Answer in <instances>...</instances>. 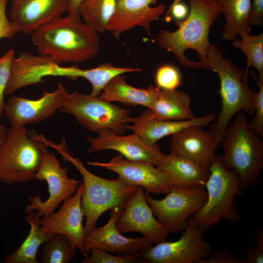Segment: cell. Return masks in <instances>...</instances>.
Instances as JSON below:
<instances>
[{
  "label": "cell",
  "instance_id": "42",
  "mask_svg": "<svg viewBox=\"0 0 263 263\" xmlns=\"http://www.w3.org/2000/svg\"><path fill=\"white\" fill-rule=\"evenodd\" d=\"M182 0H173L172 3L170 4V6H171L175 4V3L182 1ZM217 0H203L204 2H205L207 3L210 4V3H213L217 2ZM169 6V7H170Z\"/></svg>",
  "mask_w": 263,
  "mask_h": 263
},
{
  "label": "cell",
  "instance_id": "12",
  "mask_svg": "<svg viewBox=\"0 0 263 263\" xmlns=\"http://www.w3.org/2000/svg\"><path fill=\"white\" fill-rule=\"evenodd\" d=\"M87 164L113 171L127 183L141 186L149 194L166 195L175 186L173 180L154 165L146 162L129 160L120 153L108 162H88Z\"/></svg>",
  "mask_w": 263,
  "mask_h": 263
},
{
  "label": "cell",
  "instance_id": "32",
  "mask_svg": "<svg viewBox=\"0 0 263 263\" xmlns=\"http://www.w3.org/2000/svg\"><path fill=\"white\" fill-rule=\"evenodd\" d=\"M155 81L157 87L160 90H175L181 84L180 72L178 69L173 65L163 64L156 71Z\"/></svg>",
  "mask_w": 263,
  "mask_h": 263
},
{
  "label": "cell",
  "instance_id": "17",
  "mask_svg": "<svg viewBox=\"0 0 263 263\" xmlns=\"http://www.w3.org/2000/svg\"><path fill=\"white\" fill-rule=\"evenodd\" d=\"M124 206L112 208L107 223L100 227L95 226L85 237L84 246L87 252L93 248H97L121 255L141 254L152 245L144 237H126L118 230L116 222Z\"/></svg>",
  "mask_w": 263,
  "mask_h": 263
},
{
  "label": "cell",
  "instance_id": "24",
  "mask_svg": "<svg viewBox=\"0 0 263 263\" xmlns=\"http://www.w3.org/2000/svg\"><path fill=\"white\" fill-rule=\"evenodd\" d=\"M191 98L178 90H162L149 109L153 118L162 120H187L196 117L191 108Z\"/></svg>",
  "mask_w": 263,
  "mask_h": 263
},
{
  "label": "cell",
  "instance_id": "38",
  "mask_svg": "<svg viewBox=\"0 0 263 263\" xmlns=\"http://www.w3.org/2000/svg\"><path fill=\"white\" fill-rule=\"evenodd\" d=\"M189 9L188 6L182 1L170 6L165 13L164 19L167 22L173 19L175 21L184 20L188 16Z\"/></svg>",
  "mask_w": 263,
  "mask_h": 263
},
{
  "label": "cell",
  "instance_id": "40",
  "mask_svg": "<svg viewBox=\"0 0 263 263\" xmlns=\"http://www.w3.org/2000/svg\"><path fill=\"white\" fill-rule=\"evenodd\" d=\"M83 0H70L67 12L68 14H78L79 6Z\"/></svg>",
  "mask_w": 263,
  "mask_h": 263
},
{
  "label": "cell",
  "instance_id": "7",
  "mask_svg": "<svg viewBox=\"0 0 263 263\" xmlns=\"http://www.w3.org/2000/svg\"><path fill=\"white\" fill-rule=\"evenodd\" d=\"M43 145L29 136L24 126H11L0 152V180L11 185L27 184L34 179L42 161Z\"/></svg>",
  "mask_w": 263,
  "mask_h": 263
},
{
  "label": "cell",
  "instance_id": "30",
  "mask_svg": "<svg viewBox=\"0 0 263 263\" xmlns=\"http://www.w3.org/2000/svg\"><path fill=\"white\" fill-rule=\"evenodd\" d=\"M41 263H69L75 258L76 249L67 237L53 234L42 244Z\"/></svg>",
  "mask_w": 263,
  "mask_h": 263
},
{
  "label": "cell",
  "instance_id": "33",
  "mask_svg": "<svg viewBox=\"0 0 263 263\" xmlns=\"http://www.w3.org/2000/svg\"><path fill=\"white\" fill-rule=\"evenodd\" d=\"M15 54V50L9 49L0 57V116L3 113L4 95L10 75L11 68Z\"/></svg>",
  "mask_w": 263,
  "mask_h": 263
},
{
  "label": "cell",
  "instance_id": "39",
  "mask_svg": "<svg viewBox=\"0 0 263 263\" xmlns=\"http://www.w3.org/2000/svg\"><path fill=\"white\" fill-rule=\"evenodd\" d=\"M248 24L249 26L263 25V0H253L249 13Z\"/></svg>",
  "mask_w": 263,
  "mask_h": 263
},
{
  "label": "cell",
  "instance_id": "9",
  "mask_svg": "<svg viewBox=\"0 0 263 263\" xmlns=\"http://www.w3.org/2000/svg\"><path fill=\"white\" fill-rule=\"evenodd\" d=\"M166 195L156 200L145 193L157 220L172 233L184 231L188 219L203 207L207 197L205 187L201 186H174Z\"/></svg>",
  "mask_w": 263,
  "mask_h": 263
},
{
  "label": "cell",
  "instance_id": "4",
  "mask_svg": "<svg viewBox=\"0 0 263 263\" xmlns=\"http://www.w3.org/2000/svg\"><path fill=\"white\" fill-rule=\"evenodd\" d=\"M188 17L175 22L178 29L174 31L161 30L155 41L159 47L172 53L183 66L201 68L200 62L187 58L185 51L193 49L198 54V57L206 56L210 45V28L221 14V9L217 2L208 4L203 0H188Z\"/></svg>",
  "mask_w": 263,
  "mask_h": 263
},
{
  "label": "cell",
  "instance_id": "8",
  "mask_svg": "<svg viewBox=\"0 0 263 263\" xmlns=\"http://www.w3.org/2000/svg\"><path fill=\"white\" fill-rule=\"evenodd\" d=\"M59 111L74 115L88 131L97 133L107 129L118 135H123L127 130L126 120L131 112L99 96L76 91L67 92L64 104Z\"/></svg>",
  "mask_w": 263,
  "mask_h": 263
},
{
  "label": "cell",
  "instance_id": "1",
  "mask_svg": "<svg viewBox=\"0 0 263 263\" xmlns=\"http://www.w3.org/2000/svg\"><path fill=\"white\" fill-rule=\"evenodd\" d=\"M31 42L39 55L58 64L86 61L100 47L98 33L79 13L57 17L39 27L31 33Z\"/></svg>",
  "mask_w": 263,
  "mask_h": 263
},
{
  "label": "cell",
  "instance_id": "35",
  "mask_svg": "<svg viewBox=\"0 0 263 263\" xmlns=\"http://www.w3.org/2000/svg\"><path fill=\"white\" fill-rule=\"evenodd\" d=\"M254 242L245 255V263H263V230L258 228L253 235Z\"/></svg>",
  "mask_w": 263,
  "mask_h": 263
},
{
  "label": "cell",
  "instance_id": "36",
  "mask_svg": "<svg viewBox=\"0 0 263 263\" xmlns=\"http://www.w3.org/2000/svg\"><path fill=\"white\" fill-rule=\"evenodd\" d=\"M198 263H245L244 259L234 256L226 247L219 251L211 252Z\"/></svg>",
  "mask_w": 263,
  "mask_h": 263
},
{
  "label": "cell",
  "instance_id": "37",
  "mask_svg": "<svg viewBox=\"0 0 263 263\" xmlns=\"http://www.w3.org/2000/svg\"><path fill=\"white\" fill-rule=\"evenodd\" d=\"M7 2V0H0V39L13 38L19 33L6 16Z\"/></svg>",
  "mask_w": 263,
  "mask_h": 263
},
{
  "label": "cell",
  "instance_id": "10",
  "mask_svg": "<svg viewBox=\"0 0 263 263\" xmlns=\"http://www.w3.org/2000/svg\"><path fill=\"white\" fill-rule=\"evenodd\" d=\"M34 179L47 183L49 197L43 201L40 195L30 197V204L24 212L37 211L41 216L54 212L61 203L75 194L79 185L78 180L68 177L67 168L61 166L55 153L44 144L42 161Z\"/></svg>",
  "mask_w": 263,
  "mask_h": 263
},
{
  "label": "cell",
  "instance_id": "2",
  "mask_svg": "<svg viewBox=\"0 0 263 263\" xmlns=\"http://www.w3.org/2000/svg\"><path fill=\"white\" fill-rule=\"evenodd\" d=\"M198 58L201 68L217 73L220 79L222 108L208 131L219 146L226 127L237 113H254L257 92L244 83V70L225 58L218 46L210 44L206 56Z\"/></svg>",
  "mask_w": 263,
  "mask_h": 263
},
{
  "label": "cell",
  "instance_id": "34",
  "mask_svg": "<svg viewBox=\"0 0 263 263\" xmlns=\"http://www.w3.org/2000/svg\"><path fill=\"white\" fill-rule=\"evenodd\" d=\"M252 78L256 81L259 87L257 93L254 116L247 123L248 127L252 131L263 137V80L257 79L254 75Z\"/></svg>",
  "mask_w": 263,
  "mask_h": 263
},
{
  "label": "cell",
  "instance_id": "26",
  "mask_svg": "<svg viewBox=\"0 0 263 263\" xmlns=\"http://www.w3.org/2000/svg\"><path fill=\"white\" fill-rule=\"evenodd\" d=\"M221 13L225 18L223 26V38L233 41L237 36L249 34L250 27L248 19L251 5V0H217Z\"/></svg>",
  "mask_w": 263,
  "mask_h": 263
},
{
  "label": "cell",
  "instance_id": "6",
  "mask_svg": "<svg viewBox=\"0 0 263 263\" xmlns=\"http://www.w3.org/2000/svg\"><path fill=\"white\" fill-rule=\"evenodd\" d=\"M209 174L205 188L207 200L191 217L204 232L225 218L231 224L241 220L234 203L236 197L242 195L240 177L235 170L223 165L221 155L215 154L208 167Z\"/></svg>",
  "mask_w": 263,
  "mask_h": 263
},
{
  "label": "cell",
  "instance_id": "19",
  "mask_svg": "<svg viewBox=\"0 0 263 263\" xmlns=\"http://www.w3.org/2000/svg\"><path fill=\"white\" fill-rule=\"evenodd\" d=\"M70 0H11L10 19L19 32L31 34L67 12Z\"/></svg>",
  "mask_w": 263,
  "mask_h": 263
},
{
  "label": "cell",
  "instance_id": "20",
  "mask_svg": "<svg viewBox=\"0 0 263 263\" xmlns=\"http://www.w3.org/2000/svg\"><path fill=\"white\" fill-rule=\"evenodd\" d=\"M194 125L172 135L170 153L208 168L218 146L209 132Z\"/></svg>",
  "mask_w": 263,
  "mask_h": 263
},
{
  "label": "cell",
  "instance_id": "41",
  "mask_svg": "<svg viewBox=\"0 0 263 263\" xmlns=\"http://www.w3.org/2000/svg\"><path fill=\"white\" fill-rule=\"evenodd\" d=\"M8 133V130L0 122V152L6 141Z\"/></svg>",
  "mask_w": 263,
  "mask_h": 263
},
{
  "label": "cell",
  "instance_id": "18",
  "mask_svg": "<svg viewBox=\"0 0 263 263\" xmlns=\"http://www.w3.org/2000/svg\"><path fill=\"white\" fill-rule=\"evenodd\" d=\"M97 134L96 137L86 138L90 143L88 153L112 150L128 160L146 162L154 166L164 155L158 145L147 144L134 132L123 136L106 129L100 131Z\"/></svg>",
  "mask_w": 263,
  "mask_h": 263
},
{
  "label": "cell",
  "instance_id": "16",
  "mask_svg": "<svg viewBox=\"0 0 263 263\" xmlns=\"http://www.w3.org/2000/svg\"><path fill=\"white\" fill-rule=\"evenodd\" d=\"M157 0H116L114 12L109 20L106 31L118 38L123 33L136 26L144 28L150 36L151 23L159 21L165 13L166 5Z\"/></svg>",
  "mask_w": 263,
  "mask_h": 263
},
{
  "label": "cell",
  "instance_id": "29",
  "mask_svg": "<svg viewBox=\"0 0 263 263\" xmlns=\"http://www.w3.org/2000/svg\"><path fill=\"white\" fill-rule=\"evenodd\" d=\"M141 71L140 68L117 67L111 63H103L91 69H81L80 77L89 81L92 86L91 94L98 96L104 87L114 77L126 73Z\"/></svg>",
  "mask_w": 263,
  "mask_h": 263
},
{
  "label": "cell",
  "instance_id": "31",
  "mask_svg": "<svg viewBox=\"0 0 263 263\" xmlns=\"http://www.w3.org/2000/svg\"><path fill=\"white\" fill-rule=\"evenodd\" d=\"M90 255L85 257L81 263H147L141 254L135 253L116 256L109 252L93 248Z\"/></svg>",
  "mask_w": 263,
  "mask_h": 263
},
{
  "label": "cell",
  "instance_id": "15",
  "mask_svg": "<svg viewBox=\"0 0 263 263\" xmlns=\"http://www.w3.org/2000/svg\"><path fill=\"white\" fill-rule=\"evenodd\" d=\"M83 184L78 185L75 194L63 202L56 211L40 218L44 232L60 234L68 238L72 245L84 257L88 256L84 246L85 233L82 224L84 214L81 207Z\"/></svg>",
  "mask_w": 263,
  "mask_h": 263
},
{
  "label": "cell",
  "instance_id": "27",
  "mask_svg": "<svg viewBox=\"0 0 263 263\" xmlns=\"http://www.w3.org/2000/svg\"><path fill=\"white\" fill-rule=\"evenodd\" d=\"M116 0H84L78 8L83 20L98 33L106 31Z\"/></svg>",
  "mask_w": 263,
  "mask_h": 263
},
{
  "label": "cell",
  "instance_id": "3",
  "mask_svg": "<svg viewBox=\"0 0 263 263\" xmlns=\"http://www.w3.org/2000/svg\"><path fill=\"white\" fill-rule=\"evenodd\" d=\"M37 139L48 147L55 149L64 162L71 163L83 178V192L81 207L86 222L84 226L85 236L94 228L99 217L106 211L120 206H124L134 193L137 186L127 183L120 178L107 179L89 171L81 161L71 155L64 138L56 144L38 134Z\"/></svg>",
  "mask_w": 263,
  "mask_h": 263
},
{
  "label": "cell",
  "instance_id": "13",
  "mask_svg": "<svg viewBox=\"0 0 263 263\" xmlns=\"http://www.w3.org/2000/svg\"><path fill=\"white\" fill-rule=\"evenodd\" d=\"M116 225L121 233L136 232L142 234L152 244L167 241L170 233L154 215L141 186H137L126 201Z\"/></svg>",
  "mask_w": 263,
  "mask_h": 263
},
{
  "label": "cell",
  "instance_id": "22",
  "mask_svg": "<svg viewBox=\"0 0 263 263\" xmlns=\"http://www.w3.org/2000/svg\"><path fill=\"white\" fill-rule=\"evenodd\" d=\"M160 89L150 85L148 88H137L126 82V77L118 75L113 78L98 96L105 101L119 102L127 105L144 106L150 109L154 103Z\"/></svg>",
  "mask_w": 263,
  "mask_h": 263
},
{
  "label": "cell",
  "instance_id": "28",
  "mask_svg": "<svg viewBox=\"0 0 263 263\" xmlns=\"http://www.w3.org/2000/svg\"><path fill=\"white\" fill-rule=\"evenodd\" d=\"M240 37V39L236 38L232 41V45L246 56V67L243 82L248 86L247 78L250 66L254 67L258 71L257 79L263 80V33L254 36L244 34Z\"/></svg>",
  "mask_w": 263,
  "mask_h": 263
},
{
  "label": "cell",
  "instance_id": "25",
  "mask_svg": "<svg viewBox=\"0 0 263 263\" xmlns=\"http://www.w3.org/2000/svg\"><path fill=\"white\" fill-rule=\"evenodd\" d=\"M41 216L37 211H33L25 218L30 226V231L25 240L4 260V263H38L37 255L39 247L52 235L42 230Z\"/></svg>",
  "mask_w": 263,
  "mask_h": 263
},
{
  "label": "cell",
  "instance_id": "14",
  "mask_svg": "<svg viewBox=\"0 0 263 263\" xmlns=\"http://www.w3.org/2000/svg\"><path fill=\"white\" fill-rule=\"evenodd\" d=\"M67 92L61 83L52 92L44 91L38 99H31L13 95L5 103L3 113L11 126L32 125L45 121L63 107Z\"/></svg>",
  "mask_w": 263,
  "mask_h": 263
},
{
  "label": "cell",
  "instance_id": "21",
  "mask_svg": "<svg viewBox=\"0 0 263 263\" xmlns=\"http://www.w3.org/2000/svg\"><path fill=\"white\" fill-rule=\"evenodd\" d=\"M216 116V113H211L190 120H157L152 117L148 109L138 117H129L126 122L132 124H127L126 128L137 134L147 144L152 146L162 138L172 135L189 126H207L213 122Z\"/></svg>",
  "mask_w": 263,
  "mask_h": 263
},
{
  "label": "cell",
  "instance_id": "11",
  "mask_svg": "<svg viewBox=\"0 0 263 263\" xmlns=\"http://www.w3.org/2000/svg\"><path fill=\"white\" fill-rule=\"evenodd\" d=\"M204 232L191 216L179 240L151 245L141 256L151 263H198L212 252L211 245L204 239Z\"/></svg>",
  "mask_w": 263,
  "mask_h": 263
},
{
  "label": "cell",
  "instance_id": "23",
  "mask_svg": "<svg viewBox=\"0 0 263 263\" xmlns=\"http://www.w3.org/2000/svg\"><path fill=\"white\" fill-rule=\"evenodd\" d=\"M155 166L168 174L179 187H205L209 176L208 168L171 153L163 155Z\"/></svg>",
  "mask_w": 263,
  "mask_h": 263
},
{
  "label": "cell",
  "instance_id": "5",
  "mask_svg": "<svg viewBox=\"0 0 263 263\" xmlns=\"http://www.w3.org/2000/svg\"><path fill=\"white\" fill-rule=\"evenodd\" d=\"M234 116L221 140L224 151L221 159L226 169L238 174L244 191L259 182L263 168V141L248 128L244 112H239Z\"/></svg>",
  "mask_w": 263,
  "mask_h": 263
}]
</instances>
